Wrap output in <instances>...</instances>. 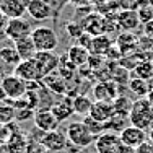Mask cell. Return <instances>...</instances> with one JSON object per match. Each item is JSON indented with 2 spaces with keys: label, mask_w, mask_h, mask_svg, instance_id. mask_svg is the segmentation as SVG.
<instances>
[{
  "label": "cell",
  "mask_w": 153,
  "mask_h": 153,
  "mask_svg": "<svg viewBox=\"0 0 153 153\" xmlns=\"http://www.w3.org/2000/svg\"><path fill=\"white\" fill-rule=\"evenodd\" d=\"M82 26L90 36L104 34V16H101L100 13H90L82 23Z\"/></svg>",
  "instance_id": "17"
},
{
  "label": "cell",
  "mask_w": 153,
  "mask_h": 153,
  "mask_svg": "<svg viewBox=\"0 0 153 153\" xmlns=\"http://www.w3.org/2000/svg\"><path fill=\"white\" fill-rule=\"evenodd\" d=\"M137 153H153V142L147 140L145 143H142L140 147L137 148Z\"/></svg>",
  "instance_id": "36"
},
{
  "label": "cell",
  "mask_w": 153,
  "mask_h": 153,
  "mask_svg": "<svg viewBox=\"0 0 153 153\" xmlns=\"http://www.w3.org/2000/svg\"><path fill=\"white\" fill-rule=\"evenodd\" d=\"M121 147H122V142L119 134L109 132V130L98 135L96 140H94V148H96L98 153H117Z\"/></svg>",
  "instance_id": "8"
},
{
  "label": "cell",
  "mask_w": 153,
  "mask_h": 153,
  "mask_svg": "<svg viewBox=\"0 0 153 153\" xmlns=\"http://www.w3.org/2000/svg\"><path fill=\"white\" fill-rule=\"evenodd\" d=\"M147 2H148V3H150V5L153 7V0H147Z\"/></svg>",
  "instance_id": "42"
},
{
  "label": "cell",
  "mask_w": 153,
  "mask_h": 153,
  "mask_svg": "<svg viewBox=\"0 0 153 153\" xmlns=\"http://www.w3.org/2000/svg\"><path fill=\"white\" fill-rule=\"evenodd\" d=\"M67 31H68V34H70L72 38H75V39H78L80 36L85 33V30H83V26H82V23H68V25H67Z\"/></svg>",
  "instance_id": "33"
},
{
  "label": "cell",
  "mask_w": 153,
  "mask_h": 153,
  "mask_svg": "<svg viewBox=\"0 0 153 153\" xmlns=\"http://www.w3.org/2000/svg\"><path fill=\"white\" fill-rule=\"evenodd\" d=\"M0 86H2L3 93H5V98L12 101H16L20 98H23L28 91V83L25 80H21L20 76L13 75H7L0 80Z\"/></svg>",
  "instance_id": "4"
},
{
  "label": "cell",
  "mask_w": 153,
  "mask_h": 153,
  "mask_svg": "<svg viewBox=\"0 0 153 153\" xmlns=\"http://www.w3.org/2000/svg\"><path fill=\"white\" fill-rule=\"evenodd\" d=\"M82 122L86 126V129L91 132L93 137H98V135H101L103 132H106V126H104V124H101V122H98L96 119L91 117V116H86V117H83Z\"/></svg>",
  "instance_id": "29"
},
{
  "label": "cell",
  "mask_w": 153,
  "mask_h": 153,
  "mask_svg": "<svg viewBox=\"0 0 153 153\" xmlns=\"http://www.w3.org/2000/svg\"><path fill=\"white\" fill-rule=\"evenodd\" d=\"M117 47L121 49L122 56H130L134 51H138V38L134 33H122L117 38Z\"/></svg>",
  "instance_id": "21"
},
{
  "label": "cell",
  "mask_w": 153,
  "mask_h": 153,
  "mask_svg": "<svg viewBox=\"0 0 153 153\" xmlns=\"http://www.w3.org/2000/svg\"><path fill=\"white\" fill-rule=\"evenodd\" d=\"M132 72L135 75V78H142V80H148L150 82L153 78V60H148V59L140 60L134 67Z\"/></svg>",
  "instance_id": "26"
},
{
  "label": "cell",
  "mask_w": 153,
  "mask_h": 153,
  "mask_svg": "<svg viewBox=\"0 0 153 153\" xmlns=\"http://www.w3.org/2000/svg\"><path fill=\"white\" fill-rule=\"evenodd\" d=\"M137 13H138V18H140V23H143V25H147L148 21L153 20V7L147 2V0L140 5V8L137 10Z\"/></svg>",
  "instance_id": "30"
},
{
  "label": "cell",
  "mask_w": 153,
  "mask_h": 153,
  "mask_svg": "<svg viewBox=\"0 0 153 153\" xmlns=\"http://www.w3.org/2000/svg\"><path fill=\"white\" fill-rule=\"evenodd\" d=\"M8 21H10V18L7 16L3 12H0V36H5L7 26H8Z\"/></svg>",
  "instance_id": "35"
},
{
  "label": "cell",
  "mask_w": 153,
  "mask_h": 153,
  "mask_svg": "<svg viewBox=\"0 0 153 153\" xmlns=\"http://www.w3.org/2000/svg\"><path fill=\"white\" fill-rule=\"evenodd\" d=\"M130 126L140 127V129L147 130L153 126V106L147 98H138L134 101L132 109L129 114Z\"/></svg>",
  "instance_id": "1"
},
{
  "label": "cell",
  "mask_w": 153,
  "mask_h": 153,
  "mask_svg": "<svg viewBox=\"0 0 153 153\" xmlns=\"http://www.w3.org/2000/svg\"><path fill=\"white\" fill-rule=\"evenodd\" d=\"M25 153H49V152H47L46 148L39 143V142H33V143L26 145V150H25Z\"/></svg>",
  "instance_id": "34"
},
{
  "label": "cell",
  "mask_w": 153,
  "mask_h": 153,
  "mask_svg": "<svg viewBox=\"0 0 153 153\" xmlns=\"http://www.w3.org/2000/svg\"><path fill=\"white\" fill-rule=\"evenodd\" d=\"M117 153H137V148H132V147H127V145H122L119 148Z\"/></svg>",
  "instance_id": "38"
},
{
  "label": "cell",
  "mask_w": 153,
  "mask_h": 153,
  "mask_svg": "<svg viewBox=\"0 0 153 153\" xmlns=\"http://www.w3.org/2000/svg\"><path fill=\"white\" fill-rule=\"evenodd\" d=\"M116 21H117L119 30H122L124 33H132L135 31L140 25V18H138V13L134 12V10H121L116 16Z\"/></svg>",
  "instance_id": "14"
},
{
  "label": "cell",
  "mask_w": 153,
  "mask_h": 153,
  "mask_svg": "<svg viewBox=\"0 0 153 153\" xmlns=\"http://www.w3.org/2000/svg\"><path fill=\"white\" fill-rule=\"evenodd\" d=\"M148 140L153 142V126L150 127V129H148Z\"/></svg>",
  "instance_id": "40"
},
{
  "label": "cell",
  "mask_w": 153,
  "mask_h": 153,
  "mask_svg": "<svg viewBox=\"0 0 153 153\" xmlns=\"http://www.w3.org/2000/svg\"><path fill=\"white\" fill-rule=\"evenodd\" d=\"M65 135H67V140L70 143H74L78 148H86L91 143H94V140H96V137L91 135V132L86 129V126L82 121H75L68 124Z\"/></svg>",
  "instance_id": "3"
},
{
  "label": "cell",
  "mask_w": 153,
  "mask_h": 153,
  "mask_svg": "<svg viewBox=\"0 0 153 153\" xmlns=\"http://www.w3.org/2000/svg\"><path fill=\"white\" fill-rule=\"evenodd\" d=\"M31 33H33V28H31V23L28 20H25V18H13V20L8 21L5 36L12 42H16L23 38L31 36Z\"/></svg>",
  "instance_id": "7"
},
{
  "label": "cell",
  "mask_w": 153,
  "mask_h": 153,
  "mask_svg": "<svg viewBox=\"0 0 153 153\" xmlns=\"http://www.w3.org/2000/svg\"><path fill=\"white\" fill-rule=\"evenodd\" d=\"M31 39L34 42L38 52H54L59 46L57 33L51 26H38L31 33Z\"/></svg>",
  "instance_id": "2"
},
{
  "label": "cell",
  "mask_w": 153,
  "mask_h": 153,
  "mask_svg": "<svg viewBox=\"0 0 153 153\" xmlns=\"http://www.w3.org/2000/svg\"><path fill=\"white\" fill-rule=\"evenodd\" d=\"M143 2L145 0H119L121 10H134V12H137Z\"/></svg>",
  "instance_id": "32"
},
{
  "label": "cell",
  "mask_w": 153,
  "mask_h": 153,
  "mask_svg": "<svg viewBox=\"0 0 153 153\" xmlns=\"http://www.w3.org/2000/svg\"><path fill=\"white\" fill-rule=\"evenodd\" d=\"M5 98V93H3V90H2V86H0V103H2V100Z\"/></svg>",
  "instance_id": "41"
},
{
  "label": "cell",
  "mask_w": 153,
  "mask_h": 153,
  "mask_svg": "<svg viewBox=\"0 0 153 153\" xmlns=\"http://www.w3.org/2000/svg\"><path fill=\"white\" fill-rule=\"evenodd\" d=\"M0 62H3L5 65H8V67H13L15 68L18 64L21 62L20 56H18L15 46H2L0 47Z\"/></svg>",
  "instance_id": "25"
},
{
  "label": "cell",
  "mask_w": 153,
  "mask_h": 153,
  "mask_svg": "<svg viewBox=\"0 0 153 153\" xmlns=\"http://www.w3.org/2000/svg\"><path fill=\"white\" fill-rule=\"evenodd\" d=\"M36 142H39L47 152H62L65 150L68 140H67V135L57 129V130H52V132H42V135Z\"/></svg>",
  "instance_id": "9"
},
{
  "label": "cell",
  "mask_w": 153,
  "mask_h": 153,
  "mask_svg": "<svg viewBox=\"0 0 153 153\" xmlns=\"http://www.w3.org/2000/svg\"><path fill=\"white\" fill-rule=\"evenodd\" d=\"M2 2H3V0H0V5H2Z\"/></svg>",
  "instance_id": "43"
},
{
  "label": "cell",
  "mask_w": 153,
  "mask_h": 153,
  "mask_svg": "<svg viewBox=\"0 0 153 153\" xmlns=\"http://www.w3.org/2000/svg\"><path fill=\"white\" fill-rule=\"evenodd\" d=\"M90 57H91L90 51L86 49V47L76 44V42H75L74 46L68 47V51H67V59L70 60L75 67H82V65L88 64Z\"/></svg>",
  "instance_id": "18"
},
{
  "label": "cell",
  "mask_w": 153,
  "mask_h": 153,
  "mask_svg": "<svg viewBox=\"0 0 153 153\" xmlns=\"http://www.w3.org/2000/svg\"><path fill=\"white\" fill-rule=\"evenodd\" d=\"M112 47V39L108 34H100V36H93L91 44H90V54L96 57L106 56L108 51Z\"/></svg>",
  "instance_id": "19"
},
{
  "label": "cell",
  "mask_w": 153,
  "mask_h": 153,
  "mask_svg": "<svg viewBox=\"0 0 153 153\" xmlns=\"http://www.w3.org/2000/svg\"><path fill=\"white\" fill-rule=\"evenodd\" d=\"M119 137H121L122 145H127V147H132V148H138L142 143H145L148 140L147 130L140 129V127H135V126H127L119 134Z\"/></svg>",
  "instance_id": "10"
},
{
  "label": "cell",
  "mask_w": 153,
  "mask_h": 153,
  "mask_svg": "<svg viewBox=\"0 0 153 153\" xmlns=\"http://www.w3.org/2000/svg\"><path fill=\"white\" fill-rule=\"evenodd\" d=\"M112 104H114V111H116V114L129 117L130 109H132V104H134V103L129 100V98H126V96H117L114 101H112Z\"/></svg>",
  "instance_id": "27"
},
{
  "label": "cell",
  "mask_w": 153,
  "mask_h": 153,
  "mask_svg": "<svg viewBox=\"0 0 153 153\" xmlns=\"http://www.w3.org/2000/svg\"><path fill=\"white\" fill-rule=\"evenodd\" d=\"M13 46H15L18 56H20L21 60H30V59H34V56L38 54V49H36L34 42H33L31 36H28V38H23L20 39V41L13 42Z\"/></svg>",
  "instance_id": "20"
},
{
  "label": "cell",
  "mask_w": 153,
  "mask_h": 153,
  "mask_svg": "<svg viewBox=\"0 0 153 153\" xmlns=\"http://www.w3.org/2000/svg\"><path fill=\"white\" fill-rule=\"evenodd\" d=\"M129 90L132 94H135L137 100H138V98H147L148 96V93H150V90H152V85H150L148 80H142V78H135V76H134L129 82Z\"/></svg>",
  "instance_id": "24"
},
{
  "label": "cell",
  "mask_w": 153,
  "mask_h": 153,
  "mask_svg": "<svg viewBox=\"0 0 153 153\" xmlns=\"http://www.w3.org/2000/svg\"><path fill=\"white\" fill-rule=\"evenodd\" d=\"M94 101L91 98H88L86 94H76L75 98H72V108H74V112L78 116H90L91 112V108H93Z\"/></svg>",
  "instance_id": "22"
},
{
  "label": "cell",
  "mask_w": 153,
  "mask_h": 153,
  "mask_svg": "<svg viewBox=\"0 0 153 153\" xmlns=\"http://www.w3.org/2000/svg\"><path fill=\"white\" fill-rule=\"evenodd\" d=\"M34 60H36V64L39 65L44 78L47 75L54 74V72L59 68V64H60V59L54 52H38L34 56Z\"/></svg>",
  "instance_id": "12"
},
{
  "label": "cell",
  "mask_w": 153,
  "mask_h": 153,
  "mask_svg": "<svg viewBox=\"0 0 153 153\" xmlns=\"http://www.w3.org/2000/svg\"><path fill=\"white\" fill-rule=\"evenodd\" d=\"M26 13L36 21H44L52 16V5L47 0H30L26 7Z\"/></svg>",
  "instance_id": "11"
},
{
  "label": "cell",
  "mask_w": 153,
  "mask_h": 153,
  "mask_svg": "<svg viewBox=\"0 0 153 153\" xmlns=\"http://www.w3.org/2000/svg\"><path fill=\"white\" fill-rule=\"evenodd\" d=\"M96 153H98V152H96Z\"/></svg>",
  "instance_id": "44"
},
{
  "label": "cell",
  "mask_w": 153,
  "mask_h": 153,
  "mask_svg": "<svg viewBox=\"0 0 153 153\" xmlns=\"http://www.w3.org/2000/svg\"><path fill=\"white\" fill-rule=\"evenodd\" d=\"M143 31L147 36H150V38H153V20L148 21L147 25H143Z\"/></svg>",
  "instance_id": "37"
},
{
  "label": "cell",
  "mask_w": 153,
  "mask_h": 153,
  "mask_svg": "<svg viewBox=\"0 0 153 153\" xmlns=\"http://www.w3.org/2000/svg\"><path fill=\"white\" fill-rule=\"evenodd\" d=\"M30 0H3L0 5V12H3L10 20L23 18L26 13V7Z\"/></svg>",
  "instance_id": "16"
},
{
  "label": "cell",
  "mask_w": 153,
  "mask_h": 153,
  "mask_svg": "<svg viewBox=\"0 0 153 153\" xmlns=\"http://www.w3.org/2000/svg\"><path fill=\"white\" fill-rule=\"evenodd\" d=\"M51 111L54 112V116L57 117V121H59V122L68 121L70 116L75 114L74 108H72V100H68V98L59 101V103H54L52 106H51Z\"/></svg>",
  "instance_id": "23"
},
{
  "label": "cell",
  "mask_w": 153,
  "mask_h": 153,
  "mask_svg": "<svg viewBox=\"0 0 153 153\" xmlns=\"http://www.w3.org/2000/svg\"><path fill=\"white\" fill-rule=\"evenodd\" d=\"M13 137H15V126L13 124H0V143H8Z\"/></svg>",
  "instance_id": "31"
},
{
  "label": "cell",
  "mask_w": 153,
  "mask_h": 153,
  "mask_svg": "<svg viewBox=\"0 0 153 153\" xmlns=\"http://www.w3.org/2000/svg\"><path fill=\"white\" fill-rule=\"evenodd\" d=\"M147 100L150 101V104L153 106V86H152V90H150V93H148V96H147Z\"/></svg>",
  "instance_id": "39"
},
{
  "label": "cell",
  "mask_w": 153,
  "mask_h": 153,
  "mask_svg": "<svg viewBox=\"0 0 153 153\" xmlns=\"http://www.w3.org/2000/svg\"><path fill=\"white\" fill-rule=\"evenodd\" d=\"M33 121H34V127L39 132H52V130L59 129V121L54 116V112L51 111V108H39L34 111L33 116Z\"/></svg>",
  "instance_id": "5"
},
{
  "label": "cell",
  "mask_w": 153,
  "mask_h": 153,
  "mask_svg": "<svg viewBox=\"0 0 153 153\" xmlns=\"http://www.w3.org/2000/svg\"><path fill=\"white\" fill-rule=\"evenodd\" d=\"M93 96L96 101H114L117 94V83L112 82H101L93 86Z\"/></svg>",
  "instance_id": "15"
},
{
  "label": "cell",
  "mask_w": 153,
  "mask_h": 153,
  "mask_svg": "<svg viewBox=\"0 0 153 153\" xmlns=\"http://www.w3.org/2000/svg\"><path fill=\"white\" fill-rule=\"evenodd\" d=\"M16 76H20L21 80H25L26 83H31V82H39V80H44V75H42L39 65L36 64L34 59H30V60H21L20 64L13 68Z\"/></svg>",
  "instance_id": "6"
},
{
  "label": "cell",
  "mask_w": 153,
  "mask_h": 153,
  "mask_svg": "<svg viewBox=\"0 0 153 153\" xmlns=\"http://www.w3.org/2000/svg\"><path fill=\"white\" fill-rule=\"evenodd\" d=\"M16 119L15 106L10 103H0V124H12Z\"/></svg>",
  "instance_id": "28"
},
{
  "label": "cell",
  "mask_w": 153,
  "mask_h": 153,
  "mask_svg": "<svg viewBox=\"0 0 153 153\" xmlns=\"http://www.w3.org/2000/svg\"><path fill=\"white\" fill-rule=\"evenodd\" d=\"M114 114H116L114 104H112L111 101H94L91 112H90V116L101 124H108L112 117H114Z\"/></svg>",
  "instance_id": "13"
}]
</instances>
